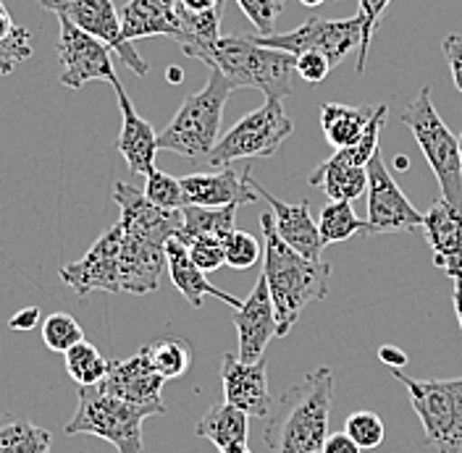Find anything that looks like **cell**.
Masks as SVG:
<instances>
[{
  "label": "cell",
  "mask_w": 462,
  "mask_h": 453,
  "mask_svg": "<svg viewBox=\"0 0 462 453\" xmlns=\"http://www.w3.org/2000/svg\"><path fill=\"white\" fill-rule=\"evenodd\" d=\"M144 354L150 359V365L158 369V375H163L166 380H179L187 375V369L192 365V343L176 336L158 339L155 343L144 346Z\"/></svg>",
  "instance_id": "32"
},
{
  "label": "cell",
  "mask_w": 462,
  "mask_h": 453,
  "mask_svg": "<svg viewBox=\"0 0 462 453\" xmlns=\"http://www.w3.org/2000/svg\"><path fill=\"white\" fill-rule=\"evenodd\" d=\"M250 184L258 189V195L268 204H271V213H273V226L279 231V236L287 241L289 247L294 252H300L308 259H320V249H323V241H320V231H318V223L310 215V202L302 199V202H282L273 195H268L258 181L250 176Z\"/></svg>",
  "instance_id": "22"
},
{
  "label": "cell",
  "mask_w": 462,
  "mask_h": 453,
  "mask_svg": "<svg viewBox=\"0 0 462 453\" xmlns=\"http://www.w3.org/2000/svg\"><path fill=\"white\" fill-rule=\"evenodd\" d=\"M166 267H169V276H171L173 285L181 291V296H184L195 310H200L208 296H213V299L229 304L231 310H239V307H242V302H239L236 296H231V294L221 291L218 285H213L208 281V276L192 262L187 247H184L176 236L166 244Z\"/></svg>",
  "instance_id": "23"
},
{
  "label": "cell",
  "mask_w": 462,
  "mask_h": 453,
  "mask_svg": "<svg viewBox=\"0 0 462 453\" xmlns=\"http://www.w3.org/2000/svg\"><path fill=\"white\" fill-rule=\"evenodd\" d=\"M291 131L294 123L284 111L282 100H265V105L239 118L224 134V140H218L213 152L208 155V163L213 168H226L234 160L271 158L291 137Z\"/></svg>",
  "instance_id": "8"
},
{
  "label": "cell",
  "mask_w": 462,
  "mask_h": 453,
  "mask_svg": "<svg viewBox=\"0 0 462 453\" xmlns=\"http://www.w3.org/2000/svg\"><path fill=\"white\" fill-rule=\"evenodd\" d=\"M260 228H263V241H265L263 276L268 281V291L276 307L279 339H287L305 307L313 302H323L328 296L331 265L323 259H308L300 252H294L279 236L271 210L260 215Z\"/></svg>",
  "instance_id": "1"
},
{
  "label": "cell",
  "mask_w": 462,
  "mask_h": 453,
  "mask_svg": "<svg viewBox=\"0 0 462 453\" xmlns=\"http://www.w3.org/2000/svg\"><path fill=\"white\" fill-rule=\"evenodd\" d=\"M40 333H42V343H45L51 351H58V354H66L69 349H74L77 343L85 340L82 325H79L71 314H66V312H53V314H48V317L42 320Z\"/></svg>",
  "instance_id": "33"
},
{
  "label": "cell",
  "mask_w": 462,
  "mask_h": 453,
  "mask_svg": "<svg viewBox=\"0 0 462 453\" xmlns=\"http://www.w3.org/2000/svg\"><path fill=\"white\" fill-rule=\"evenodd\" d=\"M163 383H166V377L158 375V369L150 365L144 349H140L129 359L111 362L108 377L97 388L111 394V396L121 398V401H126V403L147 406V409H155L158 414H166V406H163V398H161Z\"/></svg>",
  "instance_id": "16"
},
{
  "label": "cell",
  "mask_w": 462,
  "mask_h": 453,
  "mask_svg": "<svg viewBox=\"0 0 462 453\" xmlns=\"http://www.w3.org/2000/svg\"><path fill=\"white\" fill-rule=\"evenodd\" d=\"M334 398V372L318 367L308 372L271 406L263 440L273 453H320L328 438V414Z\"/></svg>",
  "instance_id": "2"
},
{
  "label": "cell",
  "mask_w": 462,
  "mask_h": 453,
  "mask_svg": "<svg viewBox=\"0 0 462 453\" xmlns=\"http://www.w3.org/2000/svg\"><path fill=\"white\" fill-rule=\"evenodd\" d=\"M374 105H342V103H326L320 108V129L326 142L334 149H345L360 142L365 134L371 118H374Z\"/></svg>",
  "instance_id": "26"
},
{
  "label": "cell",
  "mask_w": 462,
  "mask_h": 453,
  "mask_svg": "<svg viewBox=\"0 0 462 453\" xmlns=\"http://www.w3.org/2000/svg\"><path fill=\"white\" fill-rule=\"evenodd\" d=\"M236 5L250 19V24L258 29V34H273L276 19L287 8V0H236Z\"/></svg>",
  "instance_id": "39"
},
{
  "label": "cell",
  "mask_w": 462,
  "mask_h": 453,
  "mask_svg": "<svg viewBox=\"0 0 462 453\" xmlns=\"http://www.w3.org/2000/svg\"><path fill=\"white\" fill-rule=\"evenodd\" d=\"M234 85L229 79L210 68L208 85L200 92L189 95L176 111L171 123L158 134V149L181 155L187 160H202L213 152L221 134L224 108L229 103Z\"/></svg>",
  "instance_id": "4"
},
{
  "label": "cell",
  "mask_w": 462,
  "mask_h": 453,
  "mask_svg": "<svg viewBox=\"0 0 462 453\" xmlns=\"http://www.w3.org/2000/svg\"><path fill=\"white\" fill-rule=\"evenodd\" d=\"M179 241L187 247L192 262L200 267L202 273H213V270H218V267L226 265V249H224L226 241H221V239L195 236V239H179Z\"/></svg>",
  "instance_id": "36"
},
{
  "label": "cell",
  "mask_w": 462,
  "mask_h": 453,
  "mask_svg": "<svg viewBox=\"0 0 462 453\" xmlns=\"http://www.w3.org/2000/svg\"><path fill=\"white\" fill-rule=\"evenodd\" d=\"M116 97H118V108H121V134L116 140L118 152L124 155L126 166L137 176H150L155 170V155H158V134L152 131V126L144 121L143 115L134 111L132 97L126 95V89L121 82H116Z\"/></svg>",
  "instance_id": "21"
},
{
  "label": "cell",
  "mask_w": 462,
  "mask_h": 453,
  "mask_svg": "<svg viewBox=\"0 0 462 453\" xmlns=\"http://www.w3.org/2000/svg\"><path fill=\"white\" fill-rule=\"evenodd\" d=\"M63 359H66L69 377L79 388H95V385H100L108 377V369H111V359L103 357L97 351V346H92L89 340H82L74 349H69L63 354Z\"/></svg>",
  "instance_id": "31"
},
{
  "label": "cell",
  "mask_w": 462,
  "mask_h": 453,
  "mask_svg": "<svg viewBox=\"0 0 462 453\" xmlns=\"http://www.w3.org/2000/svg\"><path fill=\"white\" fill-rule=\"evenodd\" d=\"M195 432L205 440H210L218 451L231 446V443H247L250 414H245L242 409H236V406L224 401V403H218V406H213V409H208L202 414Z\"/></svg>",
  "instance_id": "27"
},
{
  "label": "cell",
  "mask_w": 462,
  "mask_h": 453,
  "mask_svg": "<svg viewBox=\"0 0 462 453\" xmlns=\"http://www.w3.org/2000/svg\"><path fill=\"white\" fill-rule=\"evenodd\" d=\"M305 8H316V5H323V3H337V0H300Z\"/></svg>",
  "instance_id": "51"
},
{
  "label": "cell",
  "mask_w": 462,
  "mask_h": 453,
  "mask_svg": "<svg viewBox=\"0 0 462 453\" xmlns=\"http://www.w3.org/2000/svg\"><path fill=\"white\" fill-rule=\"evenodd\" d=\"M226 0H176L179 11L187 14H208V11H224Z\"/></svg>",
  "instance_id": "45"
},
{
  "label": "cell",
  "mask_w": 462,
  "mask_h": 453,
  "mask_svg": "<svg viewBox=\"0 0 462 453\" xmlns=\"http://www.w3.org/2000/svg\"><path fill=\"white\" fill-rule=\"evenodd\" d=\"M368 228L371 233H407L423 228V215L404 197L381 152L368 163Z\"/></svg>",
  "instance_id": "12"
},
{
  "label": "cell",
  "mask_w": 462,
  "mask_h": 453,
  "mask_svg": "<svg viewBox=\"0 0 462 453\" xmlns=\"http://www.w3.org/2000/svg\"><path fill=\"white\" fill-rule=\"evenodd\" d=\"M166 267V247L121 228V294L144 296L161 284Z\"/></svg>",
  "instance_id": "20"
},
{
  "label": "cell",
  "mask_w": 462,
  "mask_h": 453,
  "mask_svg": "<svg viewBox=\"0 0 462 453\" xmlns=\"http://www.w3.org/2000/svg\"><path fill=\"white\" fill-rule=\"evenodd\" d=\"M60 281L71 285L79 299L92 291L121 294V226L108 228L82 259L63 265Z\"/></svg>",
  "instance_id": "13"
},
{
  "label": "cell",
  "mask_w": 462,
  "mask_h": 453,
  "mask_svg": "<svg viewBox=\"0 0 462 453\" xmlns=\"http://www.w3.org/2000/svg\"><path fill=\"white\" fill-rule=\"evenodd\" d=\"M14 27H16V24H14V19H11L8 8L3 5V0H0V42L14 32Z\"/></svg>",
  "instance_id": "47"
},
{
  "label": "cell",
  "mask_w": 462,
  "mask_h": 453,
  "mask_svg": "<svg viewBox=\"0 0 462 453\" xmlns=\"http://www.w3.org/2000/svg\"><path fill=\"white\" fill-rule=\"evenodd\" d=\"M114 199L121 210L118 226L126 233L143 236V239L166 247L181 231V210H163L144 197V192L124 184V181L114 184Z\"/></svg>",
  "instance_id": "15"
},
{
  "label": "cell",
  "mask_w": 462,
  "mask_h": 453,
  "mask_svg": "<svg viewBox=\"0 0 462 453\" xmlns=\"http://www.w3.org/2000/svg\"><path fill=\"white\" fill-rule=\"evenodd\" d=\"M121 34L126 42L143 40V37H179L181 24L176 16V0H129L121 11Z\"/></svg>",
  "instance_id": "24"
},
{
  "label": "cell",
  "mask_w": 462,
  "mask_h": 453,
  "mask_svg": "<svg viewBox=\"0 0 462 453\" xmlns=\"http://www.w3.org/2000/svg\"><path fill=\"white\" fill-rule=\"evenodd\" d=\"M40 5L45 11H53L56 16H66L71 24L106 42L118 60L137 77L150 74V66L134 50V42H126L121 34V16L116 11L114 0H40Z\"/></svg>",
  "instance_id": "11"
},
{
  "label": "cell",
  "mask_w": 462,
  "mask_h": 453,
  "mask_svg": "<svg viewBox=\"0 0 462 453\" xmlns=\"http://www.w3.org/2000/svg\"><path fill=\"white\" fill-rule=\"evenodd\" d=\"M236 210L239 204H226V207H195L184 204L181 207V231L176 239H195V236H208V239H221L226 241L236 231Z\"/></svg>",
  "instance_id": "28"
},
{
  "label": "cell",
  "mask_w": 462,
  "mask_h": 453,
  "mask_svg": "<svg viewBox=\"0 0 462 453\" xmlns=\"http://www.w3.org/2000/svg\"><path fill=\"white\" fill-rule=\"evenodd\" d=\"M234 328L239 339L236 357L250 365L265 357L271 339H279V320H276V307H273L265 276H260L250 296L242 302V307L234 310Z\"/></svg>",
  "instance_id": "14"
},
{
  "label": "cell",
  "mask_w": 462,
  "mask_h": 453,
  "mask_svg": "<svg viewBox=\"0 0 462 453\" xmlns=\"http://www.w3.org/2000/svg\"><path fill=\"white\" fill-rule=\"evenodd\" d=\"M218 453H253V451H250V446H247V443H231V446L221 448Z\"/></svg>",
  "instance_id": "49"
},
{
  "label": "cell",
  "mask_w": 462,
  "mask_h": 453,
  "mask_svg": "<svg viewBox=\"0 0 462 453\" xmlns=\"http://www.w3.org/2000/svg\"><path fill=\"white\" fill-rule=\"evenodd\" d=\"M389 3L392 0H360V11L357 14L363 19V45L357 50V63H355L357 74L365 71V60H368V50H371L375 29H378V22H381V16H383V11H386Z\"/></svg>",
  "instance_id": "40"
},
{
  "label": "cell",
  "mask_w": 462,
  "mask_h": 453,
  "mask_svg": "<svg viewBox=\"0 0 462 453\" xmlns=\"http://www.w3.org/2000/svg\"><path fill=\"white\" fill-rule=\"evenodd\" d=\"M423 233L431 247L433 265L449 278L462 281V210L439 199L423 215Z\"/></svg>",
  "instance_id": "19"
},
{
  "label": "cell",
  "mask_w": 462,
  "mask_h": 453,
  "mask_svg": "<svg viewBox=\"0 0 462 453\" xmlns=\"http://www.w3.org/2000/svg\"><path fill=\"white\" fill-rule=\"evenodd\" d=\"M345 432L363 448V451H371V448H378L383 443V420L375 414V412H368V409H360V412H352L346 417Z\"/></svg>",
  "instance_id": "35"
},
{
  "label": "cell",
  "mask_w": 462,
  "mask_h": 453,
  "mask_svg": "<svg viewBox=\"0 0 462 453\" xmlns=\"http://www.w3.org/2000/svg\"><path fill=\"white\" fill-rule=\"evenodd\" d=\"M310 186H320L328 199H357L368 192V168L357 166L346 158L342 149H334V155L323 163H318L310 173Z\"/></svg>",
  "instance_id": "25"
},
{
  "label": "cell",
  "mask_w": 462,
  "mask_h": 453,
  "mask_svg": "<svg viewBox=\"0 0 462 453\" xmlns=\"http://www.w3.org/2000/svg\"><path fill=\"white\" fill-rule=\"evenodd\" d=\"M320 453H363V448H360L346 432H331V435L323 440Z\"/></svg>",
  "instance_id": "43"
},
{
  "label": "cell",
  "mask_w": 462,
  "mask_h": 453,
  "mask_svg": "<svg viewBox=\"0 0 462 453\" xmlns=\"http://www.w3.org/2000/svg\"><path fill=\"white\" fill-rule=\"evenodd\" d=\"M334 71L331 60L323 56V53H316V50H308V53H300L297 56V74L302 82H308L310 86H318L328 74Z\"/></svg>",
  "instance_id": "41"
},
{
  "label": "cell",
  "mask_w": 462,
  "mask_h": 453,
  "mask_svg": "<svg viewBox=\"0 0 462 453\" xmlns=\"http://www.w3.org/2000/svg\"><path fill=\"white\" fill-rule=\"evenodd\" d=\"M402 123L412 131L420 152L426 155L429 166L439 178L441 199L462 210V158L460 144L449 126L441 121L439 111L433 108L431 92L423 86L418 97L404 108Z\"/></svg>",
  "instance_id": "6"
},
{
  "label": "cell",
  "mask_w": 462,
  "mask_h": 453,
  "mask_svg": "<svg viewBox=\"0 0 462 453\" xmlns=\"http://www.w3.org/2000/svg\"><path fill=\"white\" fill-rule=\"evenodd\" d=\"M378 359L392 369H402L407 365V354H404L402 349H397V346H381L378 349Z\"/></svg>",
  "instance_id": "46"
},
{
  "label": "cell",
  "mask_w": 462,
  "mask_h": 453,
  "mask_svg": "<svg viewBox=\"0 0 462 453\" xmlns=\"http://www.w3.org/2000/svg\"><path fill=\"white\" fill-rule=\"evenodd\" d=\"M221 383L226 403L242 409L250 417L265 420L273 401L268 391V362L265 357L260 362H242L236 354H224L221 359Z\"/></svg>",
  "instance_id": "17"
},
{
  "label": "cell",
  "mask_w": 462,
  "mask_h": 453,
  "mask_svg": "<svg viewBox=\"0 0 462 453\" xmlns=\"http://www.w3.org/2000/svg\"><path fill=\"white\" fill-rule=\"evenodd\" d=\"M155 409L134 406L106 391L79 388V403L66 425V435H92L108 440L118 453H143V425Z\"/></svg>",
  "instance_id": "5"
},
{
  "label": "cell",
  "mask_w": 462,
  "mask_h": 453,
  "mask_svg": "<svg viewBox=\"0 0 462 453\" xmlns=\"http://www.w3.org/2000/svg\"><path fill=\"white\" fill-rule=\"evenodd\" d=\"M37 322H40V310H37V307H27V310H19L11 320H8V328L24 333V331L37 328Z\"/></svg>",
  "instance_id": "44"
},
{
  "label": "cell",
  "mask_w": 462,
  "mask_h": 453,
  "mask_svg": "<svg viewBox=\"0 0 462 453\" xmlns=\"http://www.w3.org/2000/svg\"><path fill=\"white\" fill-rule=\"evenodd\" d=\"M397 166H400L397 170H407V160H404V158H400V160H397Z\"/></svg>",
  "instance_id": "52"
},
{
  "label": "cell",
  "mask_w": 462,
  "mask_h": 453,
  "mask_svg": "<svg viewBox=\"0 0 462 453\" xmlns=\"http://www.w3.org/2000/svg\"><path fill=\"white\" fill-rule=\"evenodd\" d=\"M144 197L150 199L152 204L163 207V210H181L184 202V189H181V178H173L163 170H152L150 176H144Z\"/></svg>",
  "instance_id": "34"
},
{
  "label": "cell",
  "mask_w": 462,
  "mask_h": 453,
  "mask_svg": "<svg viewBox=\"0 0 462 453\" xmlns=\"http://www.w3.org/2000/svg\"><path fill=\"white\" fill-rule=\"evenodd\" d=\"M224 249H226V265L234 270H250L263 255L260 241L247 231H234L226 239Z\"/></svg>",
  "instance_id": "37"
},
{
  "label": "cell",
  "mask_w": 462,
  "mask_h": 453,
  "mask_svg": "<svg viewBox=\"0 0 462 453\" xmlns=\"http://www.w3.org/2000/svg\"><path fill=\"white\" fill-rule=\"evenodd\" d=\"M457 144H460V158H462V134H460V140H457Z\"/></svg>",
  "instance_id": "53"
},
{
  "label": "cell",
  "mask_w": 462,
  "mask_h": 453,
  "mask_svg": "<svg viewBox=\"0 0 462 453\" xmlns=\"http://www.w3.org/2000/svg\"><path fill=\"white\" fill-rule=\"evenodd\" d=\"M318 231H320L323 247H326V244H339V241H346V239L368 236V233H371L368 221L363 223V221L355 215L349 199H331V202L323 207V213H320Z\"/></svg>",
  "instance_id": "30"
},
{
  "label": "cell",
  "mask_w": 462,
  "mask_h": 453,
  "mask_svg": "<svg viewBox=\"0 0 462 453\" xmlns=\"http://www.w3.org/2000/svg\"><path fill=\"white\" fill-rule=\"evenodd\" d=\"M410 394V403L426 430V443L439 453L462 451V377L415 380L402 369H392Z\"/></svg>",
  "instance_id": "7"
},
{
  "label": "cell",
  "mask_w": 462,
  "mask_h": 453,
  "mask_svg": "<svg viewBox=\"0 0 462 453\" xmlns=\"http://www.w3.org/2000/svg\"><path fill=\"white\" fill-rule=\"evenodd\" d=\"M51 430L14 414H0V453H51Z\"/></svg>",
  "instance_id": "29"
},
{
  "label": "cell",
  "mask_w": 462,
  "mask_h": 453,
  "mask_svg": "<svg viewBox=\"0 0 462 453\" xmlns=\"http://www.w3.org/2000/svg\"><path fill=\"white\" fill-rule=\"evenodd\" d=\"M58 27L60 32H58L56 53L60 63V77H58L60 85L66 89H82L92 79L108 82L111 86L118 82L111 63V48L106 42L71 24L66 16H58Z\"/></svg>",
  "instance_id": "10"
},
{
  "label": "cell",
  "mask_w": 462,
  "mask_h": 453,
  "mask_svg": "<svg viewBox=\"0 0 462 453\" xmlns=\"http://www.w3.org/2000/svg\"><path fill=\"white\" fill-rule=\"evenodd\" d=\"M452 304H455V314H457V322H460V331H462V281H455Z\"/></svg>",
  "instance_id": "48"
},
{
  "label": "cell",
  "mask_w": 462,
  "mask_h": 453,
  "mask_svg": "<svg viewBox=\"0 0 462 453\" xmlns=\"http://www.w3.org/2000/svg\"><path fill=\"white\" fill-rule=\"evenodd\" d=\"M184 79V71H179V68H169V82L171 85H179Z\"/></svg>",
  "instance_id": "50"
},
{
  "label": "cell",
  "mask_w": 462,
  "mask_h": 453,
  "mask_svg": "<svg viewBox=\"0 0 462 453\" xmlns=\"http://www.w3.org/2000/svg\"><path fill=\"white\" fill-rule=\"evenodd\" d=\"M189 58L221 71L234 89H258L265 100H284L294 92L291 79L297 74V58L287 50L260 45L253 34H226Z\"/></svg>",
  "instance_id": "3"
},
{
  "label": "cell",
  "mask_w": 462,
  "mask_h": 453,
  "mask_svg": "<svg viewBox=\"0 0 462 453\" xmlns=\"http://www.w3.org/2000/svg\"><path fill=\"white\" fill-rule=\"evenodd\" d=\"M441 50L447 56L449 63V71H452V82L462 92V34H447L444 42H441Z\"/></svg>",
  "instance_id": "42"
},
{
  "label": "cell",
  "mask_w": 462,
  "mask_h": 453,
  "mask_svg": "<svg viewBox=\"0 0 462 453\" xmlns=\"http://www.w3.org/2000/svg\"><path fill=\"white\" fill-rule=\"evenodd\" d=\"M250 168L245 166V176L234 168L216 173H192L181 178L184 202L195 207H226V204H253L258 202V189L250 184Z\"/></svg>",
  "instance_id": "18"
},
{
  "label": "cell",
  "mask_w": 462,
  "mask_h": 453,
  "mask_svg": "<svg viewBox=\"0 0 462 453\" xmlns=\"http://www.w3.org/2000/svg\"><path fill=\"white\" fill-rule=\"evenodd\" d=\"M260 45L265 48H276V50H287L297 58L300 53L316 50L331 60V66L337 68L352 50H360L363 45V19L360 14L349 16V19H320L310 16L308 22H302L297 29L284 32V34H255Z\"/></svg>",
  "instance_id": "9"
},
{
  "label": "cell",
  "mask_w": 462,
  "mask_h": 453,
  "mask_svg": "<svg viewBox=\"0 0 462 453\" xmlns=\"http://www.w3.org/2000/svg\"><path fill=\"white\" fill-rule=\"evenodd\" d=\"M32 58V32L27 27H14V32L0 42V77L14 74L16 63Z\"/></svg>",
  "instance_id": "38"
}]
</instances>
